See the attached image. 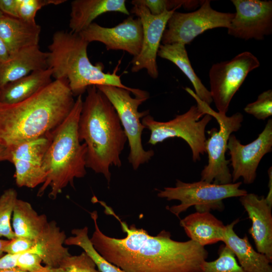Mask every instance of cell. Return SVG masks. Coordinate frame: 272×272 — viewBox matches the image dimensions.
<instances>
[{"label":"cell","instance_id":"1f68e13d","mask_svg":"<svg viewBox=\"0 0 272 272\" xmlns=\"http://www.w3.org/2000/svg\"><path fill=\"white\" fill-rule=\"evenodd\" d=\"M91 258L84 251L78 255H71L60 266L62 272H100Z\"/></svg>","mask_w":272,"mask_h":272},{"label":"cell","instance_id":"44dd1931","mask_svg":"<svg viewBox=\"0 0 272 272\" xmlns=\"http://www.w3.org/2000/svg\"><path fill=\"white\" fill-rule=\"evenodd\" d=\"M238 222L237 219L226 225L223 242L233 253L239 265L247 272H272L271 262L253 248L247 235L241 238L236 234L234 227Z\"/></svg>","mask_w":272,"mask_h":272},{"label":"cell","instance_id":"30bf717a","mask_svg":"<svg viewBox=\"0 0 272 272\" xmlns=\"http://www.w3.org/2000/svg\"><path fill=\"white\" fill-rule=\"evenodd\" d=\"M234 13L214 10L211 1H201L200 8L192 12L175 11L167 22L161 42L162 44H189L206 31L216 28H228Z\"/></svg>","mask_w":272,"mask_h":272},{"label":"cell","instance_id":"e575fe53","mask_svg":"<svg viewBox=\"0 0 272 272\" xmlns=\"http://www.w3.org/2000/svg\"><path fill=\"white\" fill-rule=\"evenodd\" d=\"M34 244V240L25 237H16L10 240L5 247L4 252L6 253L15 254L31 252Z\"/></svg>","mask_w":272,"mask_h":272},{"label":"cell","instance_id":"8d00e7d4","mask_svg":"<svg viewBox=\"0 0 272 272\" xmlns=\"http://www.w3.org/2000/svg\"><path fill=\"white\" fill-rule=\"evenodd\" d=\"M20 254L6 253L0 257V270L17 268V259Z\"/></svg>","mask_w":272,"mask_h":272},{"label":"cell","instance_id":"ac0fdd59","mask_svg":"<svg viewBox=\"0 0 272 272\" xmlns=\"http://www.w3.org/2000/svg\"><path fill=\"white\" fill-rule=\"evenodd\" d=\"M48 52L39 45L23 48L0 63V89L33 72L48 68Z\"/></svg>","mask_w":272,"mask_h":272},{"label":"cell","instance_id":"7bdbcfd3","mask_svg":"<svg viewBox=\"0 0 272 272\" xmlns=\"http://www.w3.org/2000/svg\"><path fill=\"white\" fill-rule=\"evenodd\" d=\"M5 16L4 14L0 10V18L3 17Z\"/></svg>","mask_w":272,"mask_h":272},{"label":"cell","instance_id":"ab89813d","mask_svg":"<svg viewBox=\"0 0 272 272\" xmlns=\"http://www.w3.org/2000/svg\"><path fill=\"white\" fill-rule=\"evenodd\" d=\"M11 154L10 150L0 144V162L8 161L10 162Z\"/></svg>","mask_w":272,"mask_h":272},{"label":"cell","instance_id":"b9f144b4","mask_svg":"<svg viewBox=\"0 0 272 272\" xmlns=\"http://www.w3.org/2000/svg\"><path fill=\"white\" fill-rule=\"evenodd\" d=\"M10 240H3L0 239V257L3 255L5 253L4 249L7 244L9 243Z\"/></svg>","mask_w":272,"mask_h":272},{"label":"cell","instance_id":"f1b7e54d","mask_svg":"<svg viewBox=\"0 0 272 272\" xmlns=\"http://www.w3.org/2000/svg\"><path fill=\"white\" fill-rule=\"evenodd\" d=\"M200 269L201 272H247L239 265L233 253L225 245L220 247L218 258L205 261Z\"/></svg>","mask_w":272,"mask_h":272},{"label":"cell","instance_id":"4dcf8cb0","mask_svg":"<svg viewBox=\"0 0 272 272\" xmlns=\"http://www.w3.org/2000/svg\"><path fill=\"white\" fill-rule=\"evenodd\" d=\"M66 0H18L19 18L30 23H36L37 12L42 7L49 5H57Z\"/></svg>","mask_w":272,"mask_h":272},{"label":"cell","instance_id":"4fadbf2b","mask_svg":"<svg viewBox=\"0 0 272 272\" xmlns=\"http://www.w3.org/2000/svg\"><path fill=\"white\" fill-rule=\"evenodd\" d=\"M227 149L232 167V183L242 178L245 184L252 183L263 157L272 150V120L268 119L263 130L252 142L243 145L234 134L229 139Z\"/></svg>","mask_w":272,"mask_h":272},{"label":"cell","instance_id":"8fae6325","mask_svg":"<svg viewBox=\"0 0 272 272\" xmlns=\"http://www.w3.org/2000/svg\"><path fill=\"white\" fill-rule=\"evenodd\" d=\"M259 65L258 59L247 51L229 60L212 65L209 74L210 92L219 112L226 114L233 96L248 74Z\"/></svg>","mask_w":272,"mask_h":272},{"label":"cell","instance_id":"ffe728a7","mask_svg":"<svg viewBox=\"0 0 272 272\" xmlns=\"http://www.w3.org/2000/svg\"><path fill=\"white\" fill-rule=\"evenodd\" d=\"M125 0H75L71 2L69 27L71 32L79 34L100 15L110 12L126 15Z\"/></svg>","mask_w":272,"mask_h":272},{"label":"cell","instance_id":"9c48e42d","mask_svg":"<svg viewBox=\"0 0 272 272\" xmlns=\"http://www.w3.org/2000/svg\"><path fill=\"white\" fill-rule=\"evenodd\" d=\"M115 108L126 135L130 152L128 161L133 170L148 162L154 155L152 150L144 149L142 135L145 126L141 118L149 114V110L139 112V106L147 100L132 97L131 92L125 89L107 85H97Z\"/></svg>","mask_w":272,"mask_h":272},{"label":"cell","instance_id":"7402d4cb","mask_svg":"<svg viewBox=\"0 0 272 272\" xmlns=\"http://www.w3.org/2000/svg\"><path fill=\"white\" fill-rule=\"evenodd\" d=\"M187 236L199 245H206L223 242L226 225L210 212H196L180 221Z\"/></svg>","mask_w":272,"mask_h":272},{"label":"cell","instance_id":"277c9868","mask_svg":"<svg viewBox=\"0 0 272 272\" xmlns=\"http://www.w3.org/2000/svg\"><path fill=\"white\" fill-rule=\"evenodd\" d=\"M89 43L79 34L62 30L55 32L48 46V66L55 80L69 82L74 96L82 95L91 86H112L129 91L134 97L148 99V92L122 84L117 74L118 65L112 74L103 72L101 62L93 64L87 53Z\"/></svg>","mask_w":272,"mask_h":272},{"label":"cell","instance_id":"52a82bcc","mask_svg":"<svg viewBox=\"0 0 272 272\" xmlns=\"http://www.w3.org/2000/svg\"><path fill=\"white\" fill-rule=\"evenodd\" d=\"M241 182L227 184H217L199 180L192 183L177 180L174 187H164L157 190V196L167 200H177L178 205L167 207L176 217L188 208L194 206L196 212L221 211L224 209L223 200L230 197H240L247 191L240 188Z\"/></svg>","mask_w":272,"mask_h":272},{"label":"cell","instance_id":"7a4b0ae2","mask_svg":"<svg viewBox=\"0 0 272 272\" xmlns=\"http://www.w3.org/2000/svg\"><path fill=\"white\" fill-rule=\"evenodd\" d=\"M66 79L52 81L19 103H0V144L11 149L52 132L66 118L75 100Z\"/></svg>","mask_w":272,"mask_h":272},{"label":"cell","instance_id":"3957f363","mask_svg":"<svg viewBox=\"0 0 272 272\" xmlns=\"http://www.w3.org/2000/svg\"><path fill=\"white\" fill-rule=\"evenodd\" d=\"M78 123L80 141L86 145V167L101 174L109 184L111 166L120 167L127 138L117 113L95 86L89 87Z\"/></svg>","mask_w":272,"mask_h":272},{"label":"cell","instance_id":"cb8c5ba5","mask_svg":"<svg viewBox=\"0 0 272 272\" xmlns=\"http://www.w3.org/2000/svg\"><path fill=\"white\" fill-rule=\"evenodd\" d=\"M52 70L34 71L0 89V103L11 104L30 97L47 86L52 81Z\"/></svg>","mask_w":272,"mask_h":272},{"label":"cell","instance_id":"836d02e7","mask_svg":"<svg viewBox=\"0 0 272 272\" xmlns=\"http://www.w3.org/2000/svg\"><path fill=\"white\" fill-rule=\"evenodd\" d=\"M42 260L37 254L26 252L20 254L17 263V268L26 272H46L52 268L41 264Z\"/></svg>","mask_w":272,"mask_h":272},{"label":"cell","instance_id":"5b68a950","mask_svg":"<svg viewBox=\"0 0 272 272\" xmlns=\"http://www.w3.org/2000/svg\"><path fill=\"white\" fill-rule=\"evenodd\" d=\"M83 100L79 95L64 120L52 132L50 144L43 159L46 178L38 191L43 194L49 187L48 196L54 199L68 185L74 186L76 178L86 173L87 148L78 135V123Z\"/></svg>","mask_w":272,"mask_h":272},{"label":"cell","instance_id":"8992f818","mask_svg":"<svg viewBox=\"0 0 272 272\" xmlns=\"http://www.w3.org/2000/svg\"><path fill=\"white\" fill-rule=\"evenodd\" d=\"M185 90L195 100L203 112L214 117L219 125V130L213 128L208 131L209 137L205 142V150L208 155V163L201 172L200 180L217 184L232 183L228 166L230 161L226 159L225 154L230 135L242 126L243 115L237 112L228 116L226 114L216 112L201 101L191 89L186 87Z\"/></svg>","mask_w":272,"mask_h":272},{"label":"cell","instance_id":"d4e9b609","mask_svg":"<svg viewBox=\"0 0 272 272\" xmlns=\"http://www.w3.org/2000/svg\"><path fill=\"white\" fill-rule=\"evenodd\" d=\"M159 57L175 64L188 78L195 90V94L210 105L213 100L210 91L195 74L189 60L185 45L182 43L161 44L157 53Z\"/></svg>","mask_w":272,"mask_h":272},{"label":"cell","instance_id":"484cf974","mask_svg":"<svg viewBox=\"0 0 272 272\" xmlns=\"http://www.w3.org/2000/svg\"><path fill=\"white\" fill-rule=\"evenodd\" d=\"M45 215H39L31 205L17 199L12 218L13 229L16 237L35 240L48 222Z\"/></svg>","mask_w":272,"mask_h":272},{"label":"cell","instance_id":"9a60e30c","mask_svg":"<svg viewBox=\"0 0 272 272\" xmlns=\"http://www.w3.org/2000/svg\"><path fill=\"white\" fill-rule=\"evenodd\" d=\"M52 132L9 149L10 162L15 168L14 177L18 186L33 188L45 181L43 159Z\"/></svg>","mask_w":272,"mask_h":272},{"label":"cell","instance_id":"74e56055","mask_svg":"<svg viewBox=\"0 0 272 272\" xmlns=\"http://www.w3.org/2000/svg\"><path fill=\"white\" fill-rule=\"evenodd\" d=\"M268 192L265 199L268 205L272 207V169L270 167L268 170Z\"/></svg>","mask_w":272,"mask_h":272},{"label":"cell","instance_id":"d590c367","mask_svg":"<svg viewBox=\"0 0 272 272\" xmlns=\"http://www.w3.org/2000/svg\"><path fill=\"white\" fill-rule=\"evenodd\" d=\"M0 10L4 15L19 18L18 0H0Z\"/></svg>","mask_w":272,"mask_h":272},{"label":"cell","instance_id":"60d3db41","mask_svg":"<svg viewBox=\"0 0 272 272\" xmlns=\"http://www.w3.org/2000/svg\"><path fill=\"white\" fill-rule=\"evenodd\" d=\"M0 272H26L22 271L18 268H14L11 269L0 270ZM46 272H62V269L61 268H51Z\"/></svg>","mask_w":272,"mask_h":272},{"label":"cell","instance_id":"2e32d148","mask_svg":"<svg viewBox=\"0 0 272 272\" xmlns=\"http://www.w3.org/2000/svg\"><path fill=\"white\" fill-rule=\"evenodd\" d=\"M79 34L89 43L98 41L107 50H123L133 57L140 52L143 37L140 19L129 16L121 23L111 28L93 22Z\"/></svg>","mask_w":272,"mask_h":272},{"label":"cell","instance_id":"83f0119b","mask_svg":"<svg viewBox=\"0 0 272 272\" xmlns=\"http://www.w3.org/2000/svg\"><path fill=\"white\" fill-rule=\"evenodd\" d=\"M17 192L12 188L5 190L0 196V237L11 240L15 237L11 218L16 202Z\"/></svg>","mask_w":272,"mask_h":272},{"label":"cell","instance_id":"f35d334b","mask_svg":"<svg viewBox=\"0 0 272 272\" xmlns=\"http://www.w3.org/2000/svg\"><path fill=\"white\" fill-rule=\"evenodd\" d=\"M10 56L8 49L0 38V63L7 60Z\"/></svg>","mask_w":272,"mask_h":272},{"label":"cell","instance_id":"4316f807","mask_svg":"<svg viewBox=\"0 0 272 272\" xmlns=\"http://www.w3.org/2000/svg\"><path fill=\"white\" fill-rule=\"evenodd\" d=\"M73 236L66 238L64 244L81 247L93 260L100 272H126L109 262L94 248L88 236V228L74 229Z\"/></svg>","mask_w":272,"mask_h":272},{"label":"cell","instance_id":"e0dca14e","mask_svg":"<svg viewBox=\"0 0 272 272\" xmlns=\"http://www.w3.org/2000/svg\"><path fill=\"white\" fill-rule=\"evenodd\" d=\"M241 205L251 221L248 232L254 241L257 251L272 261L271 207L264 196L247 193L239 197Z\"/></svg>","mask_w":272,"mask_h":272},{"label":"cell","instance_id":"d6a6232c","mask_svg":"<svg viewBox=\"0 0 272 272\" xmlns=\"http://www.w3.org/2000/svg\"><path fill=\"white\" fill-rule=\"evenodd\" d=\"M138 1L145 6L153 15H159L165 11H170L174 9L184 6L189 8L190 1L178 0H138Z\"/></svg>","mask_w":272,"mask_h":272},{"label":"cell","instance_id":"f546056e","mask_svg":"<svg viewBox=\"0 0 272 272\" xmlns=\"http://www.w3.org/2000/svg\"><path fill=\"white\" fill-rule=\"evenodd\" d=\"M247 113L258 120H264L272 115V90L259 94L256 101L248 104L244 108Z\"/></svg>","mask_w":272,"mask_h":272},{"label":"cell","instance_id":"7c38bea8","mask_svg":"<svg viewBox=\"0 0 272 272\" xmlns=\"http://www.w3.org/2000/svg\"><path fill=\"white\" fill-rule=\"evenodd\" d=\"M131 3L133 6L129 13L140 19L143 31L142 48L139 54L133 57L131 71L137 73L146 69L148 75L156 79L159 75L157 56L162 37L168 20L177 9L166 10L155 16L138 0L132 1Z\"/></svg>","mask_w":272,"mask_h":272},{"label":"cell","instance_id":"d6986e66","mask_svg":"<svg viewBox=\"0 0 272 272\" xmlns=\"http://www.w3.org/2000/svg\"><path fill=\"white\" fill-rule=\"evenodd\" d=\"M66 238L64 231L61 230L55 221H48L34 240L31 252L38 254L45 266L60 268L64 260L71 255L63 245Z\"/></svg>","mask_w":272,"mask_h":272},{"label":"cell","instance_id":"5bb4252c","mask_svg":"<svg viewBox=\"0 0 272 272\" xmlns=\"http://www.w3.org/2000/svg\"><path fill=\"white\" fill-rule=\"evenodd\" d=\"M236 13L229 35L245 40H262L272 33V1L232 0Z\"/></svg>","mask_w":272,"mask_h":272},{"label":"cell","instance_id":"6da1fadb","mask_svg":"<svg viewBox=\"0 0 272 272\" xmlns=\"http://www.w3.org/2000/svg\"><path fill=\"white\" fill-rule=\"evenodd\" d=\"M93 199L104 207L106 214L118 221L126 233L122 238L105 235L98 225L97 212L90 213L95 228L90 241L109 262L126 272H201V265L209 255L205 247L191 240H174L165 230L151 235L145 229L122 221L104 201Z\"/></svg>","mask_w":272,"mask_h":272},{"label":"cell","instance_id":"603a6c76","mask_svg":"<svg viewBox=\"0 0 272 272\" xmlns=\"http://www.w3.org/2000/svg\"><path fill=\"white\" fill-rule=\"evenodd\" d=\"M41 27L19 18L5 15L0 18V38L10 55L30 46L38 45Z\"/></svg>","mask_w":272,"mask_h":272},{"label":"cell","instance_id":"ba28073f","mask_svg":"<svg viewBox=\"0 0 272 272\" xmlns=\"http://www.w3.org/2000/svg\"><path fill=\"white\" fill-rule=\"evenodd\" d=\"M212 119L197 104L168 121H157L148 114L143 118L142 123L150 131L148 144L155 145L171 138H181L190 148L192 160L196 162L206 152V128Z\"/></svg>","mask_w":272,"mask_h":272}]
</instances>
